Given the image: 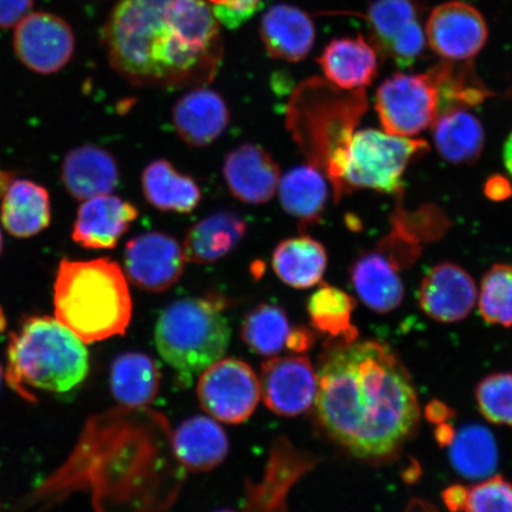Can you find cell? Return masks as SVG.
<instances>
[{"mask_svg": "<svg viewBox=\"0 0 512 512\" xmlns=\"http://www.w3.org/2000/svg\"><path fill=\"white\" fill-rule=\"evenodd\" d=\"M102 42L127 82L162 91L208 85L224 51L221 24L206 0H120Z\"/></svg>", "mask_w": 512, "mask_h": 512, "instance_id": "2", "label": "cell"}, {"mask_svg": "<svg viewBox=\"0 0 512 512\" xmlns=\"http://www.w3.org/2000/svg\"><path fill=\"white\" fill-rule=\"evenodd\" d=\"M425 414L426 419L430 421L431 424L438 426L453 419L456 412H454L453 408L448 407L445 402L433 400L426 406Z\"/></svg>", "mask_w": 512, "mask_h": 512, "instance_id": "42", "label": "cell"}, {"mask_svg": "<svg viewBox=\"0 0 512 512\" xmlns=\"http://www.w3.org/2000/svg\"><path fill=\"white\" fill-rule=\"evenodd\" d=\"M247 233L245 217L232 210L215 211L188 230L182 245L185 259L197 265L214 264L232 253Z\"/></svg>", "mask_w": 512, "mask_h": 512, "instance_id": "23", "label": "cell"}, {"mask_svg": "<svg viewBox=\"0 0 512 512\" xmlns=\"http://www.w3.org/2000/svg\"><path fill=\"white\" fill-rule=\"evenodd\" d=\"M476 401L486 420L512 427V373L486 376L478 383Z\"/></svg>", "mask_w": 512, "mask_h": 512, "instance_id": "35", "label": "cell"}, {"mask_svg": "<svg viewBox=\"0 0 512 512\" xmlns=\"http://www.w3.org/2000/svg\"><path fill=\"white\" fill-rule=\"evenodd\" d=\"M14 47L25 67L48 75L59 72L72 59L75 37L62 18L34 12L16 25Z\"/></svg>", "mask_w": 512, "mask_h": 512, "instance_id": "12", "label": "cell"}, {"mask_svg": "<svg viewBox=\"0 0 512 512\" xmlns=\"http://www.w3.org/2000/svg\"><path fill=\"white\" fill-rule=\"evenodd\" d=\"M367 22L373 46L399 67H411L426 48V36L413 0H374Z\"/></svg>", "mask_w": 512, "mask_h": 512, "instance_id": "10", "label": "cell"}, {"mask_svg": "<svg viewBox=\"0 0 512 512\" xmlns=\"http://www.w3.org/2000/svg\"><path fill=\"white\" fill-rule=\"evenodd\" d=\"M464 512H512V484L496 476L473 486Z\"/></svg>", "mask_w": 512, "mask_h": 512, "instance_id": "36", "label": "cell"}, {"mask_svg": "<svg viewBox=\"0 0 512 512\" xmlns=\"http://www.w3.org/2000/svg\"><path fill=\"white\" fill-rule=\"evenodd\" d=\"M450 459L454 469L465 478L489 477L498 465L494 434L482 425L464 426L450 445Z\"/></svg>", "mask_w": 512, "mask_h": 512, "instance_id": "32", "label": "cell"}, {"mask_svg": "<svg viewBox=\"0 0 512 512\" xmlns=\"http://www.w3.org/2000/svg\"><path fill=\"white\" fill-rule=\"evenodd\" d=\"M326 81L343 89L356 91L373 83L379 72V57L373 44L358 35L331 41L319 56Z\"/></svg>", "mask_w": 512, "mask_h": 512, "instance_id": "21", "label": "cell"}, {"mask_svg": "<svg viewBox=\"0 0 512 512\" xmlns=\"http://www.w3.org/2000/svg\"><path fill=\"white\" fill-rule=\"evenodd\" d=\"M215 512H236V511L230 510V509H223V510H217Z\"/></svg>", "mask_w": 512, "mask_h": 512, "instance_id": "47", "label": "cell"}, {"mask_svg": "<svg viewBox=\"0 0 512 512\" xmlns=\"http://www.w3.org/2000/svg\"><path fill=\"white\" fill-rule=\"evenodd\" d=\"M62 181L75 200L111 195L120 183V171L112 153L95 145L70 151L62 164Z\"/></svg>", "mask_w": 512, "mask_h": 512, "instance_id": "20", "label": "cell"}, {"mask_svg": "<svg viewBox=\"0 0 512 512\" xmlns=\"http://www.w3.org/2000/svg\"><path fill=\"white\" fill-rule=\"evenodd\" d=\"M232 339L220 299L191 297L165 307L156 323L160 357L178 374L201 375L222 360Z\"/></svg>", "mask_w": 512, "mask_h": 512, "instance_id": "6", "label": "cell"}, {"mask_svg": "<svg viewBox=\"0 0 512 512\" xmlns=\"http://www.w3.org/2000/svg\"><path fill=\"white\" fill-rule=\"evenodd\" d=\"M430 149L425 140L393 136L367 128L352 136L336 200L352 190L396 194L408 165Z\"/></svg>", "mask_w": 512, "mask_h": 512, "instance_id": "7", "label": "cell"}, {"mask_svg": "<svg viewBox=\"0 0 512 512\" xmlns=\"http://www.w3.org/2000/svg\"><path fill=\"white\" fill-rule=\"evenodd\" d=\"M317 379L320 424L352 456H392L418 426L420 407L411 376L386 343L329 342Z\"/></svg>", "mask_w": 512, "mask_h": 512, "instance_id": "1", "label": "cell"}, {"mask_svg": "<svg viewBox=\"0 0 512 512\" xmlns=\"http://www.w3.org/2000/svg\"><path fill=\"white\" fill-rule=\"evenodd\" d=\"M222 171L230 194L242 203L258 206L270 202L277 194L279 165L258 144L235 147L224 159Z\"/></svg>", "mask_w": 512, "mask_h": 512, "instance_id": "16", "label": "cell"}, {"mask_svg": "<svg viewBox=\"0 0 512 512\" xmlns=\"http://www.w3.org/2000/svg\"><path fill=\"white\" fill-rule=\"evenodd\" d=\"M432 126L435 146L447 162L473 164L482 155L484 127L467 108H446L439 113Z\"/></svg>", "mask_w": 512, "mask_h": 512, "instance_id": "25", "label": "cell"}, {"mask_svg": "<svg viewBox=\"0 0 512 512\" xmlns=\"http://www.w3.org/2000/svg\"><path fill=\"white\" fill-rule=\"evenodd\" d=\"M88 370L85 343L56 318H29L10 337L6 380L23 399L35 401L31 389L67 393Z\"/></svg>", "mask_w": 512, "mask_h": 512, "instance_id": "5", "label": "cell"}, {"mask_svg": "<svg viewBox=\"0 0 512 512\" xmlns=\"http://www.w3.org/2000/svg\"><path fill=\"white\" fill-rule=\"evenodd\" d=\"M281 207L302 226H312L323 216L329 191L323 172L315 165L288 170L279 182Z\"/></svg>", "mask_w": 512, "mask_h": 512, "instance_id": "27", "label": "cell"}, {"mask_svg": "<svg viewBox=\"0 0 512 512\" xmlns=\"http://www.w3.org/2000/svg\"><path fill=\"white\" fill-rule=\"evenodd\" d=\"M2 375H3V370H2V367H0V382H2Z\"/></svg>", "mask_w": 512, "mask_h": 512, "instance_id": "49", "label": "cell"}, {"mask_svg": "<svg viewBox=\"0 0 512 512\" xmlns=\"http://www.w3.org/2000/svg\"><path fill=\"white\" fill-rule=\"evenodd\" d=\"M12 182H14V177H12L10 172L0 171V197L6 194Z\"/></svg>", "mask_w": 512, "mask_h": 512, "instance_id": "45", "label": "cell"}, {"mask_svg": "<svg viewBox=\"0 0 512 512\" xmlns=\"http://www.w3.org/2000/svg\"><path fill=\"white\" fill-rule=\"evenodd\" d=\"M142 188L146 201L160 211L189 214L201 203L202 192L195 179L165 159L153 160L146 166Z\"/></svg>", "mask_w": 512, "mask_h": 512, "instance_id": "26", "label": "cell"}, {"mask_svg": "<svg viewBox=\"0 0 512 512\" xmlns=\"http://www.w3.org/2000/svg\"><path fill=\"white\" fill-rule=\"evenodd\" d=\"M503 156L505 166H507V169L512 176V133L510 134L507 142H505Z\"/></svg>", "mask_w": 512, "mask_h": 512, "instance_id": "44", "label": "cell"}, {"mask_svg": "<svg viewBox=\"0 0 512 512\" xmlns=\"http://www.w3.org/2000/svg\"><path fill=\"white\" fill-rule=\"evenodd\" d=\"M34 0H0V29H10L29 15Z\"/></svg>", "mask_w": 512, "mask_h": 512, "instance_id": "38", "label": "cell"}, {"mask_svg": "<svg viewBox=\"0 0 512 512\" xmlns=\"http://www.w3.org/2000/svg\"><path fill=\"white\" fill-rule=\"evenodd\" d=\"M138 216V208L118 196L89 198L78 211L73 240L88 249H112Z\"/></svg>", "mask_w": 512, "mask_h": 512, "instance_id": "17", "label": "cell"}, {"mask_svg": "<svg viewBox=\"0 0 512 512\" xmlns=\"http://www.w3.org/2000/svg\"><path fill=\"white\" fill-rule=\"evenodd\" d=\"M510 95H511V98H512V89H511V91H510Z\"/></svg>", "mask_w": 512, "mask_h": 512, "instance_id": "50", "label": "cell"}, {"mask_svg": "<svg viewBox=\"0 0 512 512\" xmlns=\"http://www.w3.org/2000/svg\"><path fill=\"white\" fill-rule=\"evenodd\" d=\"M434 437L440 447L450 446L456 437V430L451 424L445 422V424L435 426Z\"/></svg>", "mask_w": 512, "mask_h": 512, "instance_id": "43", "label": "cell"}, {"mask_svg": "<svg viewBox=\"0 0 512 512\" xmlns=\"http://www.w3.org/2000/svg\"><path fill=\"white\" fill-rule=\"evenodd\" d=\"M478 305L486 323L512 326V266L498 264L485 273Z\"/></svg>", "mask_w": 512, "mask_h": 512, "instance_id": "34", "label": "cell"}, {"mask_svg": "<svg viewBox=\"0 0 512 512\" xmlns=\"http://www.w3.org/2000/svg\"><path fill=\"white\" fill-rule=\"evenodd\" d=\"M110 383L114 399L121 405L144 407L156 399L160 373L149 356L142 352H124L112 363Z\"/></svg>", "mask_w": 512, "mask_h": 512, "instance_id": "30", "label": "cell"}, {"mask_svg": "<svg viewBox=\"0 0 512 512\" xmlns=\"http://www.w3.org/2000/svg\"><path fill=\"white\" fill-rule=\"evenodd\" d=\"M328 254L322 243L310 236L281 241L272 255V267L284 284L305 290L322 281Z\"/></svg>", "mask_w": 512, "mask_h": 512, "instance_id": "29", "label": "cell"}, {"mask_svg": "<svg viewBox=\"0 0 512 512\" xmlns=\"http://www.w3.org/2000/svg\"><path fill=\"white\" fill-rule=\"evenodd\" d=\"M484 192L492 201H505L512 196V184L501 175L491 176L484 185Z\"/></svg>", "mask_w": 512, "mask_h": 512, "instance_id": "40", "label": "cell"}, {"mask_svg": "<svg viewBox=\"0 0 512 512\" xmlns=\"http://www.w3.org/2000/svg\"><path fill=\"white\" fill-rule=\"evenodd\" d=\"M356 300L339 288L323 284L307 303L313 329L329 337L328 342L349 344L355 342L358 330L352 324Z\"/></svg>", "mask_w": 512, "mask_h": 512, "instance_id": "31", "label": "cell"}, {"mask_svg": "<svg viewBox=\"0 0 512 512\" xmlns=\"http://www.w3.org/2000/svg\"><path fill=\"white\" fill-rule=\"evenodd\" d=\"M3 226L15 238H31L49 227L48 191L31 181H14L3 196Z\"/></svg>", "mask_w": 512, "mask_h": 512, "instance_id": "28", "label": "cell"}, {"mask_svg": "<svg viewBox=\"0 0 512 512\" xmlns=\"http://www.w3.org/2000/svg\"><path fill=\"white\" fill-rule=\"evenodd\" d=\"M364 89L343 91L329 81L310 79L294 91L287 123L305 155L334 185H341L354 127L367 110Z\"/></svg>", "mask_w": 512, "mask_h": 512, "instance_id": "4", "label": "cell"}, {"mask_svg": "<svg viewBox=\"0 0 512 512\" xmlns=\"http://www.w3.org/2000/svg\"><path fill=\"white\" fill-rule=\"evenodd\" d=\"M5 326H6V319H5L2 309H0V334H2V332L5 330Z\"/></svg>", "mask_w": 512, "mask_h": 512, "instance_id": "46", "label": "cell"}, {"mask_svg": "<svg viewBox=\"0 0 512 512\" xmlns=\"http://www.w3.org/2000/svg\"><path fill=\"white\" fill-rule=\"evenodd\" d=\"M443 100L437 76L398 73L377 89L375 108L384 131L393 136L412 137L434 124Z\"/></svg>", "mask_w": 512, "mask_h": 512, "instance_id": "8", "label": "cell"}, {"mask_svg": "<svg viewBox=\"0 0 512 512\" xmlns=\"http://www.w3.org/2000/svg\"><path fill=\"white\" fill-rule=\"evenodd\" d=\"M201 406L224 424L247 421L261 398L259 377L238 358H224L204 370L197 384Z\"/></svg>", "mask_w": 512, "mask_h": 512, "instance_id": "9", "label": "cell"}, {"mask_svg": "<svg viewBox=\"0 0 512 512\" xmlns=\"http://www.w3.org/2000/svg\"><path fill=\"white\" fill-rule=\"evenodd\" d=\"M291 331L286 312L278 305L260 304L243 319L241 338L255 354L274 357L286 348Z\"/></svg>", "mask_w": 512, "mask_h": 512, "instance_id": "33", "label": "cell"}, {"mask_svg": "<svg viewBox=\"0 0 512 512\" xmlns=\"http://www.w3.org/2000/svg\"><path fill=\"white\" fill-rule=\"evenodd\" d=\"M313 344H315V336L313 332L304 326H297V328L291 329L290 334L286 339V349L296 354H303V352L309 351Z\"/></svg>", "mask_w": 512, "mask_h": 512, "instance_id": "39", "label": "cell"}, {"mask_svg": "<svg viewBox=\"0 0 512 512\" xmlns=\"http://www.w3.org/2000/svg\"><path fill=\"white\" fill-rule=\"evenodd\" d=\"M175 456L188 470H214L227 458L229 440L223 428L207 416H192L178 426L172 437Z\"/></svg>", "mask_w": 512, "mask_h": 512, "instance_id": "24", "label": "cell"}, {"mask_svg": "<svg viewBox=\"0 0 512 512\" xmlns=\"http://www.w3.org/2000/svg\"><path fill=\"white\" fill-rule=\"evenodd\" d=\"M217 22L238 29L259 10L262 0H209Z\"/></svg>", "mask_w": 512, "mask_h": 512, "instance_id": "37", "label": "cell"}, {"mask_svg": "<svg viewBox=\"0 0 512 512\" xmlns=\"http://www.w3.org/2000/svg\"><path fill=\"white\" fill-rule=\"evenodd\" d=\"M2 245H3V239H2V233H0V252H2Z\"/></svg>", "mask_w": 512, "mask_h": 512, "instance_id": "48", "label": "cell"}, {"mask_svg": "<svg viewBox=\"0 0 512 512\" xmlns=\"http://www.w3.org/2000/svg\"><path fill=\"white\" fill-rule=\"evenodd\" d=\"M259 382L262 400L279 416L294 418L316 401L318 379L309 357H273L262 363Z\"/></svg>", "mask_w": 512, "mask_h": 512, "instance_id": "14", "label": "cell"}, {"mask_svg": "<svg viewBox=\"0 0 512 512\" xmlns=\"http://www.w3.org/2000/svg\"><path fill=\"white\" fill-rule=\"evenodd\" d=\"M185 262L181 243L163 232L140 234L126 243V277L146 292L169 290L182 278Z\"/></svg>", "mask_w": 512, "mask_h": 512, "instance_id": "11", "label": "cell"}, {"mask_svg": "<svg viewBox=\"0 0 512 512\" xmlns=\"http://www.w3.org/2000/svg\"><path fill=\"white\" fill-rule=\"evenodd\" d=\"M399 270L380 251L363 253L350 268V280L361 302L384 315L398 309L405 297Z\"/></svg>", "mask_w": 512, "mask_h": 512, "instance_id": "22", "label": "cell"}, {"mask_svg": "<svg viewBox=\"0 0 512 512\" xmlns=\"http://www.w3.org/2000/svg\"><path fill=\"white\" fill-rule=\"evenodd\" d=\"M428 46L446 61L473 59L488 41V24L472 5L448 2L437 6L427 19Z\"/></svg>", "mask_w": 512, "mask_h": 512, "instance_id": "13", "label": "cell"}, {"mask_svg": "<svg viewBox=\"0 0 512 512\" xmlns=\"http://www.w3.org/2000/svg\"><path fill=\"white\" fill-rule=\"evenodd\" d=\"M260 35L275 60L299 62L315 43L316 29L306 12L288 4L273 5L261 18Z\"/></svg>", "mask_w": 512, "mask_h": 512, "instance_id": "19", "label": "cell"}, {"mask_svg": "<svg viewBox=\"0 0 512 512\" xmlns=\"http://www.w3.org/2000/svg\"><path fill=\"white\" fill-rule=\"evenodd\" d=\"M230 113L219 93L195 87L178 99L172 108L175 130L185 144L206 147L227 130Z\"/></svg>", "mask_w": 512, "mask_h": 512, "instance_id": "18", "label": "cell"}, {"mask_svg": "<svg viewBox=\"0 0 512 512\" xmlns=\"http://www.w3.org/2000/svg\"><path fill=\"white\" fill-rule=\"evenodd\" d=\"M441 497L450 512H464L469 489H466L464 485L454 484L448 486Z\"/></svg>", "mask_w": 512, "mask_h": 512, "instance_id": "41", "label": "cell"}, {"mask_svg": "<svg viewBox=\"0 0 512 512\" xmlns=\"http://www.w3.org/2000/svg\"><path fill=\"white\" fill-rule=\"evenodd\" d=\"M418 299L421 310L435 322L457 323L476 306L478 290L464 268L443 262L422 279Z\"/></svg>", "mask_w": 512, "mask_h": 512, "instance_id": "15", "label": "cell"}, {"mask_svg": "<svg viewBox=\"0 0 512 512\" xmlns=\"http://www.w3.org/2000/svg\"><path fill=\"white\" fill-rule=\"evenodd\" d=\"M56 319L83 343L124 335L133 303L126 275L111 259L63 260L54 287Z\"/></svg>", "mask_w": 512, "mask_h": 512, "instance_id": "3", "label": "cell"}]
</instances>
